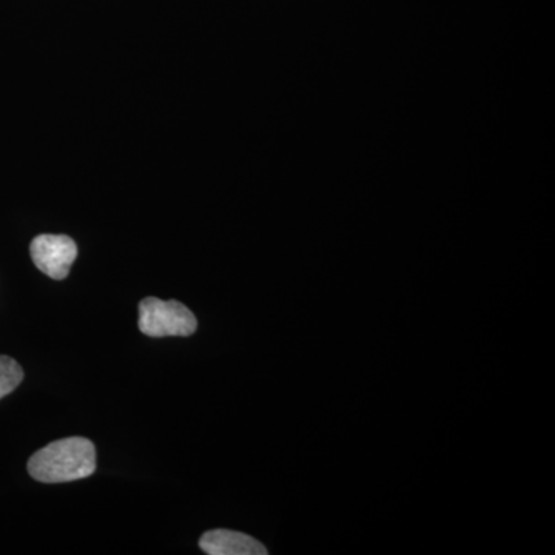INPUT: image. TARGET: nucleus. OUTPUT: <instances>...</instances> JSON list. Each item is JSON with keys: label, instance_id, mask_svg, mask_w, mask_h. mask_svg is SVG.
<instances>
[{"label": "nucleus", "instance_id": "f257e3e1", "mask_svg": "<svg viewBox=\"0 0 555 555\" xmlns=\"http://www.w3.org/2000/svg\"><path fill=\"white\" fill-rule=\"evenodd\" d=\"M27 467L28 474L40 483L82 480L96 470V448L89 438H61L35 452Z\"/></svg>", "mask_w": 555, "mask_h": 555}, {"label": "nucleus", "instance_id": "f03ea898", "mask_svg": "<svg viewBox=\"0 0 555 555\" xmlns=\"http://www.w3.org/2000/svg\"><path fill=\"white\" fill-rule=\"evenodd\" d=\"M138 326L152 338L190 337L198 328V320L177 299L149 297L139 302Z\"/></svg>", "mask_w": 555, "mask_h": 555}, {"label": "nucleus", "instance_id": "7ed1b4c3", "mask_svg": "<svg viewBox=\"0 0 555 555\" xmlns=\"http://www.w3.org/2000/svg\"><path fill=\"white\" fill-rule=\"evenodd\" d=\"M30 255L40 272L61 281L68 276L73 262L78 258V246L67 235L43 233L31 241Z\"/></svg>", "mask_w": 555, "mask_h": 555}, {"label": "nucleus", "instance_id": "20e7f679", "mask_svg": "<svg viewBox=\"0 0 555 555\" xmlns=\"http://www.w3.org/2000/svg\"><path fill=\"white\" fill-rule=\"evenodd\" d=\"M199 547L208 555H268L264 545L254 537L230 529H214L199 539Z\"/></svg>", "mask_w": 555, "mask_h": 555}, {"label": "nucleus", "instance_id": "39448f33", "mask_svg": "<svg viewBox=\"0 0 555 555\" xmlns=\"http://www.w3.org/2000/svg\"><path fill=\"white\" fill-rule=\"evenodd\" d=\"M24 379L21 364L11 357L0 356V398L9 396Z\"/></svg>", "mask_w": 555, "mask_h": 555}]
</instances>
